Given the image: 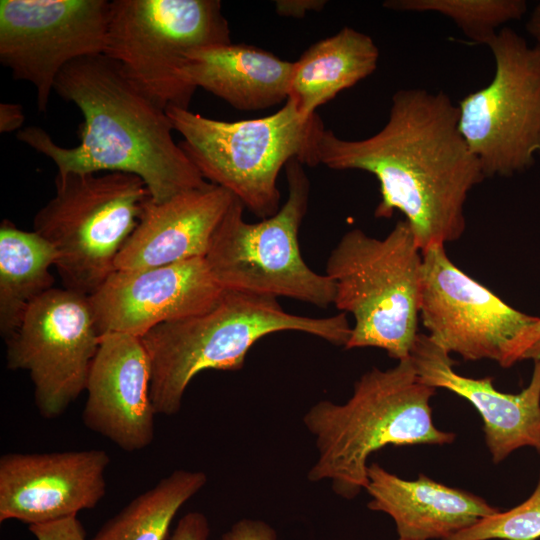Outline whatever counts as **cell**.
Segmentation results:
<instances>
[{"instance_id":"cell-1","label":"cell","mask_w":540,"mask_h":540,"mask_svg":"<svg viewBox=\"0 0 540 540\" xmlns=\"http://www.w3.org/2000/svg\"><path fill=\"white\" fill-rule=\"evenodd\" d=\"M317 150L328 168L374 175L381 195L375 217L401 212L422 252L463 235L467 197L485 178L460 132L459 108L443 91L400 89L376 134L348 140L325 128Z\"/></svg>"},{"instance_id":"cell-2","label":"cell","mask_w":540,"mask_h":540,"mask_svg":"<svg viewBox=\"0 0 540 540\" xmlns=\"http://www.w3.org/2000/svg\"><path fill=\"white\" fill-rule=\"evenodd\" d=\"M54 91L82 113L79 144L59 146L37 126L19 130L16 137L51 159L58 175L130 173L143 180L156 203L208 183L175 143L166 111L104 54L70 62Z\"/></svg>"},{"instance_id":"cell-3","label":"cell","mask_w":540,"mask_h":540,"mask_svg":"<svg viewBox=\"0 0 540 540\" xmlns=\"http://www.w3.org/2000/svg\"><path fill=\"white\" fill-rule=\"evenodd\" d=\"M435 391L418 378L409 358L365 372L343 404L317 402L303 417L318 451L308 480H329L338 496L353 499L368 484L373 452L388 445L452 443L455 434L438 429L432 418Z\"/></svg>"},{"instance_id":"cell-4","label":"cell","mask_w":540,"mask_h":540,"mask_svg":"<svg viewBox=\"0 0 540 540\" xmlns=\"http://www.w3.org/2000/svg\"><path fill=\"white\" fill-rule=\"evenodd\" d=\"M282 331L304 332L345 347L351 326L344 312L323 318L296 315L276 298L225 290L210 310L152 328L141 341L150 361L156 414L176 415L197 374L241 369L259 339Z\"/></svg>"},{"instance_id":"cell-5","label":"cell","mask_w":540,"mask_h":540,"mask_svg":"<svg viewBox=\"0 0 540 540\" xmlns=\"http://www.w3.org/2000/svg\"><path fill=\"white\" fill-rule=\"evenodd\" d=\"M165 111L183 137L180 147L203 178L231 192L261 219L280 209L277 179L290 160L319 165L323 122L317 114L304 118L290 100L266 117L233 122L175 106Z\"/></svg>"},{"instance_id":"cell-6","label":"cell","mask_w":540,"mask_h":540,"mask_svg":"<svg viewBox=\"0 0 540 540\" xmlns=\"http://www.w3.org/2000/svg\"><path fill=\"white\" fill-rule=\"evenodd\" d=\"M422 262L405 220L383 239L359 228L341 237L325 274L335 286L333 304L354 318L345 349L375 347L398 361L410 358L419 334Z\"/></svg>"},{"instance_id":"cell-7","label":"cell","mask_w":540,"mask_h":540,"mask_svg":"<svg viewBox=\"0 0 540 540\" xmlns=\"http://www.w3.org/2000/svg\"><path fill=\"white\" fill-rule=\"evenodd\" d=\"M303 166L297 159L286 164L287 200L277 213L260 222H246L243 204L236 197L233 200L204 257L224 290L288 297L320 308L333 304V281L313 271L299 247L298 233L310 192Z\"/></svg>"},{"instance_id":"cell-8","label":"cell","mask_w":540,"mask_h":540,"mask_svg":"<svg viewBox=\"0 0 540 540\" xmlns=\"http://www.w3.org/2000/svg\"><path fill=\"white\" fill-rule=\"evenodd\" d=\"M33 220V231L57 252L65 289L91 296L116 271V258L136 228L146 184L125 172L67 173Z\"/></svg>"},{"instance_id":"cell-9","label":"cell","mask_w":540,"mask_h":540,"mask_svg":"<svg viewBox=\"0 0 540 540\" xmlns=\"http://www.w3.org/2000/svg\"><path fill=\"white\" fill-rule=\"evenodd\" d=\"M228 43L218 0H114L104 55L160 108L189 109L196 89L180 75L186 54Z\"/></svg>"},{"instance_id":"cell-10","label":"cell","mask_w":540,"mask_h":540,"mask_svg":"<svg viewBox=\"0 0 540 540\" xmlns=\"http://www.w3.org/2000/svg\"><path fill=\"white\" fill-rule=\"evenodd\" d=\"M422 259L419 317L436 344L503 368L540 358V317L509 306L461 271L444 246L428 248Z\"/></svg>"},{"instance_id":"cell-11","label":"cell","mask_w":540,"mask_h":540,"mask_svg":"<svg viewBox=\"0 0 540 540\" xmlns=\"http://www.w3.org/2000/svg\"><path fill=\"white\" fill-rule=\"evenodd\" d=\"M487 46L494 76L459 101V129L485 177H510L540 155V45L505 26Z\"/></svg>"},{"instance_id":"cell-12","label":"cell","mask_w":540,"mask_h":540,"mask_svg":"<svg viewBox=\"0 0 540 540\" xmlns=\"http://www.w3.org/2000/svg\"><path fill=\"white\" fill-rule=\"evenodd\" d=\"M100 336L87 296L53 288L28 309L6 341V362L28 371L42 417L61 416L86 389Z\"/></svg>"},{"instance_id":"cell-13","label":"cell","mask_w":540,"mask_h":540,"mask_svg":"<svg viewBox=\"0 0 540 540\" xmlns=\"http://www.w3.org/2000/svg\"><path fill=\"white\" fill-rule=\"evenodd\" d=\"M111 1L1 0L0 62L31 83L47 110L56 79L70 62L105 53Z\"/></svg>"},{"instance_id":"cell-14","label":"cell","mask_w":540,"mask_h":540,"mask_svg":"<svg viewBox=\"0 0 540 540\" xmlns=\"http://www.w3.org/2000/svg\"><path fill=\"white\" fill-rule=\"evenodd\" d=\"M224 293L199 257L116 270L88 298L100 335L118 332L141 338L157 325L210 310Z\"/></svg>"},{"instance_id":"cell-15","label":"cell","mask_w":540,"mask_h":540,"mask_svg":"<svg viewBox=\"0 0 540 540\" xmlns=\"http://www.w3.org/2000/svg\"><path fill=\"white\" fill-rule=\"evenodd\" d=\"M110 456L89 449L7 453L0 458V522L36 525L94 508L106 494Z\"/></svg>"},{"instance_id":"cell-16","label":"cell","mask_w":540,"mask_h":540,"mask_svg":"<svg viewBox=\"0 0 540 540\" xmlns=\"http://www.w3.org/2000/svg\"><path fill=\"white\" fill-rule=\"evenodd\" d=\"M151 368L141 338L100 336L87 385L83 424L126 452L147 448L155 436Z\"/></svg>"},{"instance_id":"cell-17","label":"cell","mask_w":540,"mask_h":540,"mask_svg":"<svg viewBox=\"0 0 540 540\" xmlns=\"http://www.w3.org/2000/svg\"><path fill=\"white\" fill-rule=\"evenodd\" d=\"M410 360L423 383L449 390L475 407L495 464L522 447H532L540 454V358L534 361L529 385L518 394L497 390L491 377L474 379L458 374L450 354L427 334L417 335Z\"/></svg>"},{"instance_id":"cell-18","label":"cell","mask_w":540,"mask_h":540,"mask_svg":"<svg viewBox=\"0 0 540 540\" xmlns=\"http://www.w3.org/2000/svg\"><path fill=\"white\" fill-rule=\"evenodd\" d=\"M234 199L231 192L210 182L161 203L149 197L116 258V270H142L204 258Z\"/></svg>"},{"instance_id":"cell-19","label":"cell","mask_w":540,"mask_h":540,"mask_svg":"<svg viewBox=\"0 0 540 540\" xmlns=\"http://www.w3.org/2000/svg\"><path fill=\"white\" fill-rule=\"evenodd\" d=\"M368 508L388 514L399 539L444 540L499 509L483 498L420 474L405 480L377 463L368 466Z\"/></svg>"},{"instance_id":"cell-20","label":"cell","mask_w":540,"mask_h":540,"mask_svg":"<svg viewBox=\"0 0 540 540\" xmlns=\"http://www.w3.org/2000/svg\"><path fill=\"white\" fill-rule=\"evenodd\" d=\"M294 61L248 44L228 43L193 50L180 69L183 80L242 111L287 101Z\"/></svg>"},{"instance_id":"cell-21","label":"cell","mask_w":540,"mask_h":540,"mask_svg":"<svg viewBox=\"0 0 540 540\" xmlns=\"http://www.w3.org/2000/svg\"><path fill=\"white\" fill-rule=\"evenodd\" d=\"M379 49L373 39L350 27L311 45L294 61L288 99L304 118L371 75L377 68Z\"/></svg>"},{"instance_id":"cell-22","label":"cell","mask_w":540,"mask_h":540,"mask_svg":"<svg viewBox=\"0 0 540 540\" xmlns=\"http://www.w3.org/2000/svg\"><path fill=\"white\" fill-rule=\"evenodd\" d=\"M55 248L35 231L3 220L0 226V333L7 341L31 305L54 288Z\"/></svg>"},{"instance_id":"cell-23","label":"cell","mask_w":540,"mask_h":540,"mask_svg":"<svg viewBox=\"0 0 540 540\" xmlns=\"http://www.w3.org/2000/svg\"><path fill=\"white\" fill-rule=\"evenodd\" d=\"M207 480L203 471L171 472L109 519L92 540H164L179 509Z\"/></svg>"},{"instance_id":"cell-24","label":"cell","mask_w":540,"mask_h":540,"mask_svg":"<svg viewBox=\"0 0 540 540\" xmlns=\"http://www.w3.org/2000/svg\"><path fill=\"white\" fill-rule=\"evenodd\" d=\"M383 6L405 12H435L450 18L464 35L487 45L510 21L527 13L524 0H389Z\"/></svg>"},{"instance_id":"cell-25","label":"cell","mask_w":540,"mask_h":540,"mask_svg":"<svg viewBox=\"0 0 540 540\" xmlns=\"http://www.w3.org/2000/svg\"><path fill=\"white\" fill-rule=\"evenodd\" d=\"M540 538V475L524 502L498 511L444 540H536Z\"/></svg>"},{"instance_id":"cell-26","label":"cell","mask_w":540,"mask_h":540,"mask_svg":"<svg viewBox=\"0 0 540 540\" xmlns=\"http://www.w3.org/2000/svg\"><path fill=\"white\" fill-rule=\"evenodd\" d=\"M37 540H86L85 530L77 516L29 526Z\"/></svg>"},{"instance_id":"cell-27","label":"cell","mask_w":540,"mask_h":540,"mask_svg":"<svg viewBox=\"0 0 540 540\" xmlns=\"http://www.w3.org/2000/svg\"><path fill=\"white\" fill-rule=\"evenodd\" d=\"M220 540H277L275 530L261 520L242 519Z\"/></svg>"},{"instance_id":"cell-28","label":"cell","mask_w":540,"mask_h":540,"mask_svg":"<svg viewBox=\"0 0 540 540\" xmlns=\"http://www.w3.org/2000/svg\"><path fill=\"white\" fill-rule=\"evenodd\" d=\"M209 532L206 516L201 512L192 511L178 521L170 540H208Z\"/></svg>"},{"instance_id":"cell-29","label":"cell","mask_w":540,"mask_h":540,"mask_svg":"<svg viewBox=\"0 0 540 540\" xmlns=\"http://www.w3.org/2000/svg\"><path fill=\"white\" fill-rule=\"evenodd\" d=\"M326 3L324 0H277L274 5L281 16L302 18L307 12L322 10Z\"/></svg>"},{"instance_id":"cell-30","label":"cell","mask_w":540,"mask_h":540,"mask_svg":"<svg viewBox=\"0 0 540 540\" xmlns=\"http://www.w3.org/2000/svg\"><path fill=\"white\" fill-rule=\"evenodd\" d=\"M23 107L17 103L0 104V132L10 133L18 130L24 123Z\"/></svg>"},{"instance_id":"cell-31","label":"cell","mask_w":540,"mask_h":540,"mask_svg":"<svg viewBox=\"0 0 540 540\" xmlns=\"http://www.w3.org/2000/svg\"><path fill=\"white\" fill-rule=\"evenodd\" d=\"M525 27L527 33L534 39L535 44L540 45V1L531 11Z\"/></svg>"},{"instance_id":"cell-32","label":"cell","mask_w":540,"mask_h":540,"mask_svg":"<svg viewBox=\"0 0 540 540\" xmlns=\"http://www.w3.org/2000/svg\"><path fill=\"white\" fill-rule=\"evenodd\" d=\"M538 331H539V335H540V321H539V324H538Z\"/></svg>"},{"instance_id":"cell-33","label":"cell","mask_w":540,"mask_h":540,"mask_svg":"<svg viewBox=\"0 0 540 540\" xmlns=\"http://www.w3.org/2000/svg\"><path fill=\"white\" fill-rule=\"evenodd\" d=\"M398 540H403V539H398Z\"/></svg>"}]
</instances>
